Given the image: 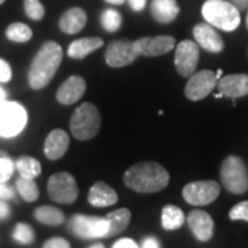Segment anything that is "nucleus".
Here are the masks:
<instances>
[{
	"mask_svg": "<svg viewBox=\"0 0 248 248\" xmlns=\"http://www.w3.org/2000/svg\"><path fill=\"white\" fill-rule=\"evenodd\" d=\"M199 58H200V51L197 43L192 40H182L177 46L175 57H174V63L178 73L182 78H190L199 65Z\"/></svg>",
	"mask_w": 248,
	"mask_h": 248,
	"instance_id": "9b49d317",
	"label": "nucleus"
},
{
	"mask_svg": "<svg viewBox=\"0 0 248 248\" xmlns=\"http://www.w3.org/2000/svg\"><path fill=\"white\" fill-rule=\"evenodd\" d=\"M87 24V14L80 7L66 10L60 18V29L66 35H76Z\"/></svg>",
	"mask_w": 248,
	"mask_h": 248,
	"instance_id": "6ab92c4d",
	"label": "nucleus"
},
{
	"mask_svg": "<svg viewBox=\"0 0 248 248\" xmlns=\"http://www.w3.org/2000/svg\"><path fill=\"white\" fill-rule=\"evenodd\" d=\"M218 84L217 73L210 69L195 72L185 86V95L190 101H200L211 94Z\"/></svg>",
	"mask_w": 248,
	"mask_h": 248,
	"instance_id": "9d476101",
	"label": "nucleus"
},
{
	"mask_svg": "<svg viewBox=\"0 0 248 248\" xmlns=\"http://www.w3.org/2000/svg\"><path fill=\"white\" fill-rule=\"evenodd\" d=\"M229 218L232 221L248 222V200L236 204L229 211Z\"/></svg>",
	"mask_w": 248,
	"mask_h": 248,
	"instance_id": "2f4dec72",
	"label": "nucleus"
},
{
	"mask_svg": "<svg viewBox=\"0 0 248 248\" xmlns=\"http://www.w3.org/2000/svg\"><path fill=\"white\" fill-rule=\"evenodd\" d=\"M107 3H110V4H115V6H120V4H123L125 0H105Z\"/></svg>",
	"mask_w": 248,
	"mask_h": 248,
	"instance_id": "79ce46f5",
	"label": "nucleus"
},
{
	"mask_svg": "<svg viewBox=\"0 0 248 248\" xmlns=\"http://www.w3.org/2000/svg\"><path fill=\"white\" fill-rule=\"evenodd\" d=\"M128 3H130V7L137 13L142 11L146 6V0H128Z\"/></svg>",
	"mask_w": 248,
	"mask_h": 248,
	"instance_id": "4c0bfd02",
	"label": "nucleus"
},
{
	"mask_svg": "<svg viewBox=\"0 0 248 248\" xmlns=\"http://www.w3.org/2000/svg\"><path fill=\"white\" fill-rule=\"evenodd\" d=\"M217 89L222 93L223 97L241 98L248 95V75L246 73H234L226 75L218 79Z\"/></svg>",
	"mask_w": 248,
	"mask_h": 248,
	"instance_id": "4468645a",
	"label": "nucleus"
},
{
	"mask_svg": "<svg viewBox=\"0 0 248 248\" xmlns=\"http://www.w3.org/2000/svg\"><path fill=\"white\" fill-rule=\"evenodd\" d=\"M123 181L128 189L138 193H156L170 182L167 170L156 161H142L124 172Z\"/></svg>",
	"mask_w": 248,
	"mask_h": 248,
	"instance_id": "f257e3e1",
	"label": "nucleus"
},
{
	"mask_svg": "<svg viewBox=\"0 0 248 248\" xmlns=\"http://www.w3.org/2000/svg\"><path fill=\"white\" fill-rule=\"evenodd\" d=\"M61 46L57 42H46L36 53L28 72L29 86L33 90H42L50 84L62 62Z\"/></svg>",
	"mask_w": 248,
	"mask_h": 248,
	"instance_id": "f03ea898",
	"label": "nucleus"
},
{
	"mask_svg": "<svg viewBox=\"0 0 248 248\" xmlns=\"http://www.w3.org/2000/svg\"><path fill=\"white\" fill-rule=\"evenodd\" d=\"M246 24H247V28H248V13H247V18H246Z\"/></svg>",
	"mask_w": 248,
	"mask_h": 248,
	"instance_id": "a18cd8bd",
	"label": "nucleus"
},
{
	"mask_svg": "<svg viewBox=\"0 0 248 248\" xmlns=\"http://www.w3.org/2000/svg\"><path fill=\"white\" fill-rule=\"evenodd\" d=\"M140 55L134 48V43L128 40H115L108 46L105 62L110 68H123L137 61Z\"/></svg>",
	"mask_w": 248,
	"mask_h": 248,
	"instance_id": "ddd939ff",
	"label": "nucleus"
},
{
	"mask_svg": "<svg viewBox=\"0 0 248 248\" xmlns=\"http://www.w3.org/2000/svg\"><path fill=\"white\" fill-rule=\"evenodd\" d=\"M47 192L53 202L61 204H72L79 197V187L76 179L69 172H57L50 177Z\"/></svg>",
	"mask_w": 248,
	"mask_h": 248,
	"instance_id": "0eeeda50",
	"label": "nucleus"
},
{
	"mask_svg": "<svg viewBox=\"0 0 248 248\" xmlns=\"http://www.w3.org/2000/svg\"><path fill=\"white\" fill-rule=\"evenodd\" d=\"M6 36L7 39L11 42H16V43H27L32 39L33 32L32 29L28 27L27 24H22V22H14L9 25V28L6 29Z\"/></svg>",
	"mask_w": 248,
	"mask_h": 248,
	"instance_id": "bb28decb",
	"label": "nucleus"
},
{
	"mask_svg": "<svg viewBox=\"0 0 248 248\" xmlns=\"http://www.w3.org/2000/svg\"><path fill=\"white\" fill-rule=\"evenodd\" d=\"M89 248H105L104 244H101V243H97V244H93V246H90Z\"/></svg>",
	"mask_w": 248,
	"mask_h": 248,
	"instance_id": "c03bdc74",
	"label": "nucleus"
},
{
	"mask_svg": "<svg viewBox=\"0 0 248 248\" xmlns=\"http://www.w3.org/2000/svg\"><path fill=\"white\" fill-rule=\"evenodd\" d=\"M101 25L107 32H116L122 27V14L113 9H107L102 11L101 14Z\"/></svg>",
	"mask_w": 248,
	"mask_h": 248,
	"instance_id": "c85d7f7f",
	"label": "nucleus"
},
{
	"mask_svg": "<svg viewBox=\"0 0 248 248\" xmlns=\"http://www.w3.org/2000/svg\"><path fill=\"white\" fill-rule=\"evenodd\" d=\"M6 97H7V95H6V91L0 87V101H4V99H6Z\"/></svg>",
	"mask_w": 248,
	"mask_h": 248,
	"instance_id": "37998d69",
	"label": "nucleus"
},
{
	"mask_svg": "<svg viewBox=\"0 0 248 248\" xmlns=\"http://www.w3.org/2000/svg\"><path fill=\"white\" fill-rule=\"evenodd\" d=\"M175 47V39L170 35L141 37L134 42V48L138 55L143 57H160L170 53Z\"/></svg>",
	"mask_w": 248,
	"mask_h": 248,
	"instance_id": "f8f14e48",
	"label": "nucleus"
},
{
	"mask_svg": "<svg viewBox=\"0 0 248 248\" xmlns=\"http://www.w3.org/2000/svg\"><path fill=\"white\" fill-rule=\"evenodd\" d=\"M14 169H16V166H14L13 160L9 157H1L0 159V182L6 184L13 175Z\"/></svg>",
	"mask_w": 248,
	"mask_h": 248,
	"instance_id": "473e14b6",
	"label": "nucleus"
},
{
	"mask_svg": "<svg viewBox=\"0 0 248 248\" xmlns=\"http://www.w3.org/2000/svg\"><path fill=\"white\" fill-rule=\"evenodd\" d=\"M113 248H138L137 243L131 239H122L116 241Z\"/></svg>",
	"mask_w": 248,
	"mask_h": 248,
	"instance_id": "e433bc0d",
	"label": "nucleus"
},
{
	"mask_svg": "<svg viewBox=\"0 0 248 248\" xmlns=\"http://www.w3.org/2000/svg\"><path fill=\"white\" fill-rule=\"evenodd\" d=\"M107 219L109 221L108 237H112L116 234H120L122 232L127 229L128 223L131 221V211L128 208H120V210L108 214Z\"/></svg>",
	"mask_w": 248,
	"mask_h": 248,
	"instance_id": "5701e85b",
	"label": "nucleus"
},
{
	"mask_svg": "<svg viewBox=\"0 0 248 248\" xmlns=\"http://www.w3.org/2000/svg\"><path fill=\"white\" fill-rule=\"evenodd\" d=\"M89 203L93 207H109L117 203V193L113 187L98 181L91 186L89 192Z\"/></svg>",
	"mask_w": 248,
	"mask_h": 248,
	"instance_id": "aec40b11",
	"label": "nucleus"
},
{
	"mask_svg": "<svg viewBox=\"0 0 248 248\" xmlns=\"http://www.w3.org/2000/svg\"><path fill=\"white\" fill-rule=\"evenodd\" d=\"M221 193V187L215 181H195L182 189L185 202L190 205H207L214 203Z\"/></svg>",
	"mask_w": 248,
	"mask_h": 248,
	"instance_id": "1a4fd4ad",
	"label": "nucleus"
},
{
	"mask_svg": "<svg viewBox=\"0 0 248 248\" xmlns=\"http://www.w3.org/2000/svg\"><path fill=\"white\" fill-rule=\"evenodd\" d=\"M13 78V72L11 66L7 61H4L3 58H0V81L1 83H7Z\"/></svg>",
	"mask_w": 248,
	"mask_h": 248,
	"instance_id": "72a5a7b5",
	"label": "nucleus"
},
{
	"mask_svg": "<svg viewBox=\"0 0 248 248\" xmlns=\"http://www.w3.org/2000/svg\"><path fill=\"white\" fill-rule=\"evenodd\" d=\"M36 221L50 226H58L65 221V215L61 210L51 207V205H42L35 210Z\"/></svg>",
	"mask_w": 248,
	"mask_h": 248,
	"instance_id": "393cba45",
	"label": "nucleus"
},
{
	"mask_svg": "<svg viewBox=\"0 0 248 248\" xmlns=\"http://www.w3.org/2000/svg\"><path fill=\"white\" fill-rule=\"evenodd\" d=\"M232 4L239 10V11H244L248 10V0H229Z\"/></svg>",
	"mask_w": 248,
	"mask_h": 248,
	"instance_id": "a19ab883",
	"label": "nucleus"
},
{
	"mask_svg": "<svg viewBox=\"0 0 248 248\" xmlns=\"http://www.w3.org/2000/svg\"><path fill=\"white\" fill-rule=\"evenodd\" d=\"M151 13L160 24H170L178 17L179 6L177 0H152Z\"/></svg>",
	"mask_w": 248,
	"mask_h": 248,
	"instance_id": "412c9836",
	"label": "nucleus"
},
{
	"mask_svg": "<svg viewBox=\"0 0 248 248\" xmlns=\"http://www.w3.org/2000/svg\"><path fill=\"white\" fill-rule=\"evenodd\" d=\"M142 248H160V244L156 237H146L142 241Z\"/></svg>",
	"mask_w": 248,
	"mask_h": 248,
	"instance_id": "58836bf2",
	"label": "nucleus"
},
{
	"mask_svg": "<svg viewBox=\"0 0 248 248\" xmlns=\"http://www.w3.org/2000/svg\"><path fill=\"white\" fill-rule=\"evenodd\" d=\"M185 214L177 205L169 204L161 210V226L166 231L179 229L185 223Z\"/></svg>",
	"mask_w": 248,
	"mask_h": 248,
	"instance_id": "b1692460",
	"label": "nucleus"
},
{
	"mask_svg": "<svg viewBox=\"0 0 248 248\" xmlns=\"http://www.w3.org/2000/svg\"><path fill=\"white\" fill-rule=\"evenodd\" d=\"M69 135L61 128H55L45 141V155L48 160H60L68 152Z\"/></svg>",
	"mask_w": 248,
	"mask_h": 248,
	"instance_id": "a211bd4d",
	"label": "nucleus"
},
{
	"mask_svg": "<svg viewBox=\"0 0 248 248\" xmlns=\"http://www.w3.org/2000/svg\"><path fill=\"white\" fill-rule=\"evenodd\" d=\"M43 248H71V244L62 237H53L46 241Z\"/></svg>",
	"mask_w": 248,
	"mask_h": 248,
	"instance_id": "f704fd0d",
	"label": "nucleus"
},
{
	"mask_svg": "<svg viewBox=\"0 0 248 248\" xmlns=\"http://www.w3.org/2000/svg\"><path fill=\"white\" fill-rule=\"evenodd\" d=\"M86 87V80L81 76H71L57 90V101L61 105H72L84 95Z\"/></svg>",
	"mask_w": 248,
	"mask_h": 248,
	"instance_id": "dca6fc26",
	"label": "nucleus"
},
{
	"mask_svg": "<svg viewBox=\"0 0 248 248\" xmlns=\"http://www.w3.org/2000/svg\"><path fill=\"white\" fill-rule=\"evenodd\" d=\"M10 215V207L0 199V219H6Z\"/></svg>",
	"mask_w": 248,
	"mask_h": 248,
	"instance_id": "ea45409f",
	"label": "nucleus"
},
{
	"mask_svg": "<svg viewBox=\"0 0 248 248\" xmlns=\"http://www.w3.org/2000/svg\"><path fill=\"white\" fill-rule=\"evenodd\" d=\"M187 225L195 237L200 241L211 240L214 234V221L211 215L203 210H195L187 215Z\"/></svg>",
	"mask_w": 248,
	"mask_h": 248,
	"instance_id": "f3484780",
	"label": "nucleus"
},
{
	"mask_svg": "<svg viewBox=\"0 0 248 248\" xmlns=\"http://www.w3.org/2000/svg\"><path fill=\"white\" fill-rule=\"evenodd\" d=\"M13 239L16 240L17 243H19V244L28 246V244L33 243L35 232L27 223H18L17 226L14 228V232H13Z\"/></svg>",
	"mask_w": 248,
	"mask_h": 248,
	"instance_id": "c756f323",
	"label": "nucleus"
},
{
	"mask_svg": "<svg viewBox=\"0 0 248 248\" xmlns=\"http://www.w3.org/2000/svg\"><path fill=\"white\" fill-rule=\"evenodd\" d=\"M27 110L17 102L0 101V135L11 138L21 133L27 124Z\"/></svg>",
	"mask_w": 248,
	"mask_h": 248,
	"instance_id": "423d86ee",
	"label": "nucleus"
},
{
	"mask_svg": "<svg viewBox=\"0 0 248 248\" xmlns=\"http://www.w3.org/2000/svg\"><path fill=\"white\" fill-rule=\"evenodd\" d=\"M222 185L233 195H241L248 190V170L246 163L237 156H228L221 166Z\"/></svg>",
	"mask_w": 248,
	"mask_h": 248,
	"instance_id": "39448f33",
	"label": "nucleus"
},
{
	"mask_svg": "<svg viewBox=\"0 0 248 248\" xmlns=\"http://www.w3.org/2000/svg\"><path fill=\"white\" fill-rule=\"evenodd\" d=\"M69 231L81 239H98L108 237L109 221L101 217H87V215H73L69 221Z\"/></svg>",
	"mask_w": 248,
	"mask_h": 248,
	"instance_id": "6e6552de",
	"label": "nucleus"
},
{
	"mask_svg": "<svg viewBox=\"0 0 248 248\" xmlns=\"http://www.w3.org/2000/svg\"><path fill=\"white\" fill-rule=\"evenodd\" d=\"M205 22L225 32L236 31L240 25V11L228 0H205L202 7Z\"/></svg>",
	"mask_w": 248,
	"mask_h": 248,
	"instance_id": "7ed1b4c3",
	"label": "nucleus"
},
{
	"mask_svg": "<svg viewBox=\"0 0 248 248\" xmlns=\"http://www.w3.org/2000/svg\"><path fill=\"white\" fill-rule=\"evenodd\" d=\"M104 46V40L99 37H83L72 42L68 47V55L73 60H83L89 54Z\"/></svg>",
	"mask_w": 248,
	"mask_h": 248,
	"instance_id": "4be33fe9",
	"label": "nucleus"
},
{
	"mask_svg": "<svg viewBox=\"0 0 248 248\" xmlns=\"http://www.w3.org/2000/svg\"><path fill=\"white\" fill-rule=\"evenodd\" d=\"M16 169L19 172V177L35 179L42 172V164L31 156H22L17 160Z\"/></svg>",
	"mask_w": 248,
	"mask_h": 248,
	"instance_id": "a878e982",
	"label": "nucleus"
},
{
	"mask_svg": "<svg viewBox=\"0 0 248 248\" xmlns=\"http://www.w3.org/2000/svg\"><path fill=\"white\" fill-rule=\"evenodd\" d=\"M193 36L197 45L210 53H221L223 50V40L217 29L208 22L197 24L193 28Z\"/></svg>",
	"mask_w": 248,
	"mask_h": 248,
	"instance_id": "2eb2a0df",
	"label": "nucleus"
},
{
	"mask_svg": "<svg viewBox=\"0 0 248 248\" xmlns=\"http://www.w3.org/2000/svg\"><path fill=\"white\" fill-rule=\"evenodd\" d=\"M17 189L19 196H21L25 202H28V203L36 202L37 197H39V187L36 185L35 181L31 179V178H18Z\"/></svg>",
	"mask_w": 248,
	"mask_h": 248,
	"instance_id": "cd10ccee",
	"label": "nucleus"
},
{
	"mask_svg": "<svg viewBox=\"0 0 248 248\" xmlns=\"http://www.w3.org/2000/svg\"><path fill=\"white\" fill-rule=\"evenodd\" d=\"M69 125L72 135L76 140H93L101 130V113L94 104L84 102L73 112Z\"/></svg>",
	"mask_w": 248,
	"mask_h": 248,
	"instance_id": "20e7f679",
	"label": "nucleus"
},
{
	"mask_svg": "<svg viewBox=\"0 0 248 248\" xmlns=\"http://www.w3.org/2000/svg\"><path fill=\"white\" fill-rule=\"evenodd\" d=\"M24 9L27 16L33 21H40L45 18V7L40 0H24Z\"/></svg>",
	"mask_w": 248,
	"mask_h": 248,
	"instance_id": "7c9ffc66",
	"label": "nucleus"
},
{
	"mask_svg": "<svg viewBox=\"0 0 248 248\" xmlns=\"http://www.w3.org/2000/svg\"><path fill=\"white\" fill-rule=\"evenodd\" d=\"M4 1H6V0H0V6H1V4H3Z\"/></svg>",
	"mask_w": 248,
	"mask_h": 248,
	"instance_id": "49530a36",
	"label": "nucleus"
},
{
	"mask_svg": "<svg viewBox=\"0 0 248 248\" xmlns=\"http://www.w3.org/2000/svg\"><path fill=\"white\" fill-rule=\"evenodd\" d=\"M13 197H14V190L6 184L0 182V199L1 200H10Z\"/></svg>",
	"mask_w": 248,
	"mask_h": 248,
	"instance_id": "c9c22d12",
	"label": "nucleus"
}]
</instances>
